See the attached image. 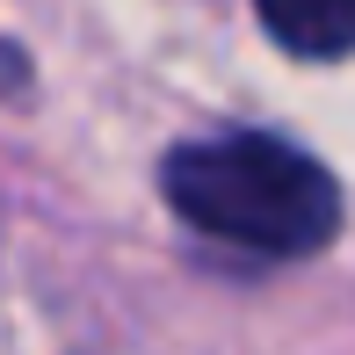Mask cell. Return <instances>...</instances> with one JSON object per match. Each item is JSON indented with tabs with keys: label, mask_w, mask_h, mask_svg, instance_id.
Wrapping results in <instances>:
<instances>
[{
	"label": "cell",
	"mask_w": 355,
	"mask_h": 355,
	"mask_svg": "<svg viewBox=\"0 0 355 355\" xmlns=\"http://www.w3.org/2000/svg\"><path fill=\"white\" fill-rule=\"evenodd\" d=\"M159 189L196 232L225 239L247 254H319L341 232V189L312 153L268 138V131H239V138H203L167 153Z\"/></svg>",
	"instance_id": "obj_1"
},
{
	"label": "cell",
	"mask_w": 355,
	"mask_h": 355,
	"mask_svg": "<svg viewBox=\"0 0 355 355\" xmlns=\"http://www.w3.org/2000/svg\"><path fill=\"white\" fill-rule=\"evenodd\" d=\"M254 15L297 58H348L355 51V0H254Z\"/></svg>",
	"instance_id": "obj_2"
}]
</instances>
